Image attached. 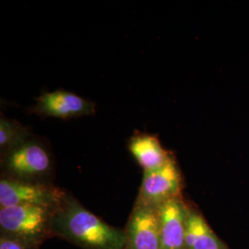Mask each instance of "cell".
<instances>
[{
	"label": "cell",
	"instance_id": "cell-1",
	"mask_svg": "<svg viewBox=\"0 0 249 249\" xmlns=\"http://www.w3.org/2000/svg\"><path fill=\"white\" fill-rule=\"evenodd\" d=\"M51 228L82 249H125V231L112 227L74 201H69L53 216Z\"/></svg>",
	"mask_w": 249,
	"mask_h": 249
},
{
	"label": "cell",
	"instance_id": "cell-2",
	"mask_svg": "<svg viewBox=\"0 0 249 249\" xmlns=\"http://www.w3.org/2000/svg\"><path fill=\"white\" fill-rule=\"evenodd\" d=\"M51 223L48 207L22 205L0 210L2 234L32 246L42 240Z\"/></svg>",
	"mask_w": 249,
	"mask_h": 249
},
{
	"label": "cell",
	"instance_id": "cell-3",
	"mask_svg": "<svg viewBox=\"0 0 249 249\" xmlns=\"http://www.w3.org/2000/svg\"><path fill=\"white\" fill-rule=\"evenodd\" d=\"M181 189V179L174 160L170 159L163 166L153 171H144L138 204L158 207L177 198Z\"/></svg>",
	"mask_w": 249,
	"mask_h": 249
},
{
	"label": "cell",
	"instance_id": "cell-4",
	"mask_svg": "<svg viewBox=\"0 0 249 249\" xmlns=\"http://www.w3.org/2000/svg\"><path fill=\"white\" fill-rule=\"evenodd\" d=\"M125 249H160L157 207L137 204L125 231Z\"/></svg>",
	"mask_w": 249,
	"mask_h": 249
},
{
	"label": "cell",
	"instance_id": "cell-5",
	"mask_svg": "<svg viewBox=\"0 0 249 249\" xmlns=\"http://www.w3.org/2000/svg\"><path fill=\"white\" fill-rule=\"evenodd\" d=\"M160 218V249H186L187 213L178 198L157 207Z\"/></svg>",
	"mask_w": 249,
	"mask_h": 249
},
{
	"label": "cell",
	"instance_id": "cell-6",
	"mask_svg": "<svg viewBox=\"0 0 249 249\" xmlns=\"http://www.w3.org/2000/svg\"><path fill=\"white\" fill-rule=\"evenodd\" d=\"M37 110L46 116L70 118L93 112V105L85 99L64 90L47 92L38 99Z\"/></svg>",
	"mask_w": 249,
	"mask_h": 249
},
{
	"label": "cell",
	"instance_id": "cell-7",
	"mask_svg": "<svg viewBox=\"0 0 249 249\" xmlns=\"http://www.w3.org/2000/svg\"><path fill=\"white\" fill-rule=\"evenodd\" d=\"M53 200V195L45 187L8 179L0 181L1 208L22 205L48 207Z\"/></svg>",
	"mask_w": 249,
	"mask_h": 249
},
{
	"label": "cell",
	"instance_id": "cell-8",
	"mask_svg": "<svg viewBox=\"0 0 249 249\" xmlns=\"http://www.w3.org/2000/svg\"><path fill=\"white\" fill-rule=\"evenodd\" d=\"M7 165L11 172L23 178H33L50 167V158L45 149L36 143L18 146L9 154Z\"/></svg>",
	"mask_w": 249,
	"mask_h": 249
},
{
	"label": "cell",
	"instance_id": "cell-9",
	"mask_svg": "<svg viewBox=\"0 0 249 249\" xmlns=\"http://www.w3.org/2000/svg\"><path fill=\"white\" fill-rule=\"evenodd\" d=\"M129 150L144 171L159 169L170 160L160 142L150 135L134 138L129 145Z\"/></svg>",
	"mask_w": 249,
	"mask_h": 249
},
{
	"label": "cell",
	"instance_id": "cell-10",
	"mask_svg": "<svg viewBox=\"0 0 249 249\" xmlns=\"http://www.w3.org/2000/svg\"><path fill=\"white\" fill-rule=\"evenodd\" d=\"M186 249H225L204 219L195 213H187Z\"/></svg>",
	"mask_w": 249,
	"mask_h": 249
},
{
	"label": "cell",
	"instance_id": "cell-11",
	"mask_svg": "<svg viewBox=\"0 0 249 249\" xmlns=\"http://www.w3.org/2000/svg\"><path fill=\"white\" fill-rule=\"evenodd\" d=\"M17 135V128L14 125L9 123L7 120L1 119L0 123V145L7 146L11 142Z\"/></svg>",
	"mask_w": 249,
	"mask_h": 249
},
{
	"label": "cell",
	"instance_id": "cell-12",
	"mask_svg": "<svg viewBox=\"0 0 249 249\" xmlns=\"http://www.w3.org/2000/svg\"><path fill=\"white\" fill-rule=\"evenodd\" d=\"M32 247V245L23 241L3 234L0 239V249H30Z\"/></svg>",
	"mask_w": 249,
	"mask_h": 249
}]
</instances>
